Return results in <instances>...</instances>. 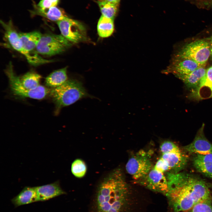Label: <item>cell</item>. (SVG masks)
Masks as SVG:
<instances>
[{
	"instance_id": "11",
	"label": "cell",
	"mask_w": 212,
	"mask_h": 212,
	"mask_svg": "<svg viewBox=\"0 0 212 212\" xmlns=\"http://www.w3.org/2000/svg\"><path fill=\"white\" fill-rule=\"evenodd\" d=\"M204 126L203 124L193 142L183 147V149L186 152L190 154L202 155L212 154V144L204 136Z\"/></svg>"
},
{
	"instance_id": "8",
	"label": "cell",
	"mask_w": 212,
	"mask_h": 212,
	"mask_svg": "<svg viewBox=\"0 0 212 212\" xmlns=\"http://www.w3.org/2000/svg\"><path fill=\"white\" fill-rule=\"evenodd\" d=\"M152 167L148 153L141 150L129 159L125 168L127 173L134 179L139 180L149 173Z\"/></svg>"
},
{
	"instance_id": "2",
	"label": "cell",
	"mask_w": 212,
	"mask_h": 212,
	"mask_svg": "<svg viewBox=\"0 0 212 212\" xmlns=\"http://www.w3.org/2000/svg\"><path fill=\"white\" fill-rule=\"evenodd\" d=\"M128 187L120 169L110 172L98 185L91 212H123L128 202Z\"/></svg>"
},
{
	"instance_id": "6",
	"label": "cell",
	"mask_w": 212,
	"mask_h": 212,
	"mask_svg": "<svg viewBox=\"0 0 212 212\" xmlns=\"http://www.w3.org/2000/svg\"><path fill=\"white\" fill-rule=\"evenodd\" d=\"M71 45L72 43L61 34L47 33L42 34L36 50L39 54L52 56L63 52Z\"/></svg>"
},
{
	"instance_id": "3",
	"label": "cell",
	"mask_w": 212,
	"mask_h": 212,
	"mask_svg": "<svg viewBox=\"0 0 212 212\" xmlns=\"http://www.w3.org/2000/svg\"><path fill=\"white\" fill-rule=\"evenodd\" d=\"M49 94L55 105L57 113L62 107L73 104L82 98L92 97L81 82L74 80H67L59 86L52 88Z\"/></svg>"
},
{
	"instance_id": "4",
	"label": "cell",
	"mask_w": 212,
	"mask_h": 212,
	"mask_svg": "<svg viewBox=\"0 0 212 212\" xmlns=\"http://www.w3.org/2000/svg\"><path fill=\"white\" fill-rule=\"evenodd\" d=\"M5 72L9 79L11 92L17 97L41 100L50 93V90L48 88L40 85L34 90L26 89L22 84L20 78L14 72L11 62H9Z\"/></svg>"
},
{
	"instance_id": "15",
	"label": "cell",
	"mask_w": 212,
	"mask_h": 212,
	"mask_svg": "<svg viewBox=\"0 0 212 212\" xmlns=\"http://www.w3.org/2000/svg\"><path fill=\"white\" fill-rule=\"evenodd\" d=\"M20 39L25 51L31 55L41 57L36 50V48L42 35L39 32L34 31L27 33H19Z\"/></svg>"
},
{
	"instance_id": "22",
	"label": "cell",
	"mask_w": 212,
	"mask_h": 212,
	"mask_svg": "<svg viewBox=\"0 0 212 212\" xmlns=\"http://www.w3.org/2000/svg\"><path fill=\"white\" fill-rule=\"evenodd\" d=\"M113 20L102 15L97 25V31L100 37L106 38L112 35L114 30Z\"/></svg>"
},
{
	"instance_id": "24",
	"label": "cell",
	"mask_w": 212,
	"mask_h": 212,
	"mask_svg": "<svg viewBox=\"0 0 212 212\" xmlns=\"http://www.w3.org/2000/svg\"><path fill=\"white\" fill-rule=\"evenodd\" d=\"M98 3L102 15L113 20L117 13L119 4L103 1Z\"/></svg>"
},
{
	"instance_id": "10",
	"label": "cell",
	"mask_w": 212,
	"mask_h": 212,
	"mask_svg": "<svg viewBox=\"0 0 212 212\" xmlns=\"http://www.w3.org/2000/svg\"><path fill=\"white\" fill-rule=\"evenodd\" d=\"M141 184L153 191L166 195L168 188L167 178L163 173L152 168L149 173L140 179Z\"/></svg>"
},
{
	"instance_id": "12",
	"label": "cell",
	"mask_w": 212,
	"mask_h": 212,
	"mask_svg": "<svg viewBox=\"0 0 212 212\" xmlns=\"http://www.w3.org/2000/svg\"><path fill=\"white\" fill-rule=\"evenodd\" d=\"M202 66L191 59L176 54L168 69L178 77L188 74Z\"/></svg>"
},
{
	"instance_id": "20",
	"label": "cell",
	"mask_w": 212,
	"mask_h": 212,
	"mask_svg": "<svg viewBox=\"0 0 212 212\" xmlns=\"http://www.w3.org/2000/svg\"><path fill=\"white\" fill-rule=\"evenodd\" d=\"M206 69L204 68V66H202L188 74L181 75L178 77L188 87L192 90L199 85L201 80L205 75Z\"/></svg>"
},
{
	"instance_id": "21",
	"label": "cell",
	"mask_w": 212,
	"mask_h": 212,
	"mask_svg": "<svg viewBox=\"0 0 212 212\" xmlns=\"http://www.w3.org/2000/svg\"><path fill=\"white\" fill-rule=\"evenodd\" d=\"M67 80V68L56 70L50 73L45 79L46 85L52 88L61 85Z\"/></svg>"
},
{
	"instance_id": "18",
	"label": "cell",
	"mask_w": 212,
	"mask_h": 212,
	"mask_svg": "<svg viewBox=\"0 0 212 212\" xmlns=\"http://www.w3.org/2000/svg\"><path fill=\"white\" fill-rule=\"evenodd\" d=\"M162 158L167 163L170 170L179 171L185 167L187 158L181 151L162 154Z\"/></svg>"
},
{
	"instance_id": "1",
	"label": "cell",
	"mask_w": 212,
	"mask_h": 212,
	"mask_svg": "<svg viewBox=\"0 0 212 212\" xmlns=\"http://www.w3.org/2000/svg\"><path fill=\"white\" fill-rule=\"evenodd\" d=\"M168 175V191L165 195L173 212H187L211 198L207 184L198 177L184 173Z\"/></svg>"
},
{
	"instance_id": "32",
	"label": "cell",
	"mask_w": 212,
	"mask_h": 212,
	"mask_svg": "<svg viewBox=\"0 0 212 212\" xmlns=\"http://www.w3.org/2000/svg\"><path fill=\"white\" fill-rule=\"evenodd\" d=\"M56 6L59 0H50Z\"/></svg>"
},
{
	"instance_id": "27",
	"label": "cell",
	"mask_w": 212,
	"mask_h": 212,
	"mask_svg": "<svg viewBox=\"0 0 212 212\" xmlns=\"http://www.w3.org/2000/svg\"><path fill=\"white\" fill-rule=\"evenodd\" d=\"M160 151L162 154L172 152L181 151L179 147L173 142L165 141L161 144L160 147Z\"/></svg>"
},
{
	"instance_id": "5",
	"label": "cell",
	"mask_w": 212,
	"mask_h": 212,
	"mask_svg": "<svg viewBox=\"0 0 212 212\" xmlns=\"http://www.w3.org/2000/svg\"><path fill=\"white\" fill-rule=\"evenodd\" d=\"M0 23L4 30L5 40L13 49L23 55L31 64L37 66L53 61L52 60L45 59L41 57H34L26 52L23 47L19 34L14 27L11 20L7 22L1 21Z\"/></svg>"
},
{
	"instance_id": "17",
	"label": "cell",
	"mask_w": 212,
	"mask_h": 212,
	"mask_svg": "<svg viewBox=\"0 0 212 212\" xmlns=\"http://www.w3.org/2000/svg\"><path fill=\"white\" fill-rule=\"evenodd\" d=\"M35 187L26 186L16 196L11 200L15 207L37 202Z\"/></svg>"
},
{
	"instance_id": "9",
	"label": "cell",
	"mask_w": 212,
	"mask_h": 212,
	"mask_svg": "<svg viewBox=\"0 0 212 212\" xmlns=\"http://www.w3.org/2000/svg\"><path fill=\"white\" fill-rule=\"evenodd\" d=\"M56 23L61 34L71 42L76 43L86 39L85 28L80 22L68 17Z\"/></svg>"
},
{
	"instance_id": "26",
	"label": "cell",
	"mask_w": 212,
	"mask_h": 212,
	"mask_svg": "<svg viewBox=\"0 0 212 212\" xmlns=\"http://www.w3.org/2000/svg\"><path fill=\"white\" fill-rule=\"evenodd\" d=\"M187 212H212V198L199 203Z\"/></svg>"
},
{
	"instance_id": "30",
	"label": "cell",
	"mask_w": 212,
	"mask_h": 212,
	"mask_svg": "<svg viewBox=\"0 0 212 212\" xmlns=\"http://www.w3.org/2000/svg\"><path fill=\"white\" fill-rule=\"evenodd\" d=\"M120 0H103L101 1H105L113 4H119Z\"/></svg>"
},
{
	"instance_id": "25",
	"label": "cell",
	"mask_w": 212,
	"mask_h": 212,
	"mask_svg": "<svg viewBox=\"0 0 212 212\" xmlns=\"http://www.w3.org/2000/svg\"><path fill=\"white\" fill-rule=\"evenodd\" d=\"M87 170V166L85 163L80 159L75 160L72 164V173L77 178H81L84 177L86 173Z\"/></svg>"
},
{
	"instance_id": "29",
	"label": "cell",
	"mask_w": 212,
	"mask_h": 212,
	"mask_svg": "<svg viewBox=\"0 0 212 212\" xmlns=\"http://www.w3.org/2000/svg\"><path fill=\"white\" fill-rule=\"evenodd\" d=\"M37 5L42 9H45L52 6H57L50 0H41Z\"/></svg>"
},
{
	"instance_id": "23",
	"label": "cell",
	"mask_w": 212,
	"mask_h": 212,
	"mask_svg": "<svg viewBox=\"0 0 212 212\" xmlns=\"http://www.w3.org/2000/svg\"><path fill=\"white\" fill-rule=\"evenodd\" d=\"M41 76L34 71L26 73L20 78L21 82L26 89L30 90H34L40 85V81Z\"/></svg>"
},
{
	"instance_id": "16",
	"label": "cell",
	"mask_w": 212,
	"mask_h": 212,
	"mask_svg": "<svg viewBox=\"0 0 212 212\" xmlns=\"http://www.w3.org/2000/svg\"><path fill=\"white\" fill-rule=\"evenodd\" d=\"M193 163L198 171L212 179V154H196L193 159Z\"/></svg>"
},
{
	"instance_id": "13",
	"label": "cell",
	"mask_w": 212,
	"mask_h": 212,
	"mask_svg": "<svg viewBox=\"0 0 212 212\" xmlns=\"http://www.w3.org/2000/svg\"><path fill=\"white\" fill-rule=\"evenodd\" d=\"M189 97L197 100L212 98V66L206 69L199 85L192 90Z\"/></svg>"
},
{
	"instance_id": "14",
	"label": "cell",
	"mask_w": 212,
	"mask_h": 212,
	"mask_svg": "<svg viewBox=\"0 0 212 212\" xmlns=\"http://www.w3.org/2000/svg\"><path fill=\"white\" fill-rule=\"evenodd\" d=\"M35 187L37 202L46 201L66 193L61 188L58 181Z\"/></svg>"
},
{
	"instance_id": "19",
	"label": "cell",
	"mask_w": 212,
	"mask_h": 212,
	"mask_svg": "<svg viewBox=\"0 0 212 212\" xmlns=\"http://www.w3.org/2000/svg\"><path fill=\"white\" fill-rule=\"evenodd\" d=\"M34 10L31 11V12L32 16L39 15L56 22L68 17L62 9L56 6L45 9L39 8L36 4L34 5Z\"/></svg>"
},
{
	"instance_id": "28",
	"label": "cell",
	"mask_w": 212,
	"mask_h": 212,
	"mask_svg": "<svg viewBox=\"0 0 212 212\" xmlns=\"http://www.w3.org/2000/svg\"><path fill=\"white\" fill-rule=\"evenodd\" d=\"M153 168L163 173L170 170L167 163L161 157L157 161Z\"/></svg>"
},
{
	"instance_id": "7",
	"label": "cell",
	"mask_w": 212,
	"mask_h": 212,
	"mask_svg": "<svg viewBox=\"0 0 212 212\" xmlns=\"http://www.w3.org/2000/svg\"><path fill=\"white\" fill-rule=\"evenodd\" d=\"M177 54L205 66L211 55L209 42L204 39L193 41L184 46Z\"/></svg>"
},
{
	"instance_id": "31",
	"label": "cell",
	"mask_w": 212,
	"mask_h": 212,
	"mask_svg": "<svg viewBox=\"0 0 212 212\" xmlns=\"http://www.w3.org/2000/svg\"><path fill=\"white\" fill-rule=\"evenodd\" d=\"M209 44L210 49L211 55L212 57V36L209 39Z\"/></svg>"
}]
</instances>
